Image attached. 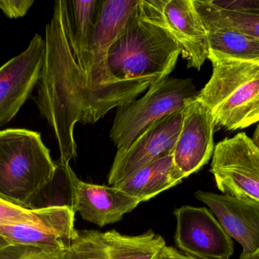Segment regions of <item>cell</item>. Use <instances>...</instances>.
Masks as SVG:
<instances>
[{
	"instance_id": "1",
	"label": "cell",
	"mask_w": 259,
	"mask_h": 259,
	"mask_svg": "<svg viewBox=\"0 0 259 259\" xmlns=\"http://www.w3.org/2000/svg\"><path fill=\"white\" fill-rule=\"evenodd\" d=\"M101 0H59L46 26L35 101L54 132L62 162L77 157L74 126L97 123L146 87L118 80L96 62L92 42Z\"/></svg>"
},
{
	"instance_id": "2",
	"label": "cell",
	"mask_w": 259,
	"mask_h": 259,
	"mask_svg": "<svg viewBox=\"0 0 259 259\" xmlns=\"http://www.w3.org/2000/svg\"><path fill=\"white\" fill-rule=\"evenodd\" d=\"M181 54L167 32L137 12L109 47L108 65L118 80L152 85L168 77Z\"/></svg>"
},
{
	"instance_id": "3",
	"label": "cell",
	"mask_w": 259,
	"mask_h": 259,
	"mask_svg": "<svg viewBox=\"0 0 259 259\" xmlns=\"http://www.w3.org/2000/svg\"><path fill=\"white\" fill-rule=\"evenodd\" d=\"M56 169L40 133L24 129L0 131V199L27 208Z\"/></svg>"
},
{
	"instance_id": "4",
	"label": "cell",
	"mask_w": 259,
	"mask_h": 259,
	"mask_svg": "<svg viewBox=\"0 0 259 259\" xmlns=\"http://www.w3.org/2000/svg\"><path fill=\"white\" fill-rule=\"evenodd\" d=\"M212 65L196 99L209 108L215 127L237 131L258 123L259 64L225 61Z\"/></svg>"
},
{
	"instance_id": "5",
	"label": "cell",
	"mask_w": 259,
	"mask_h": 259,
	"mask_svg": "<svg viewBox=\"0 0 259 259\" xmlns=\"http://www.w3.org/2000/svg\"><path fill=\"white\" fill-rule=\"evenodd\" d=\"M196 96L190 79L167 77L150 85L141 98L117 107L111 141L118 150L127 149L155 123L183 110Z\"/></svg>"
},
{
	"instance_id": "6",
	"label": "cell",
	"mask_w": 259,
	"mask_h": 259,
	"mask_svg": "<svg viewBox=\"0 0 259 259\" xmlns=\"http://www.w3.org/2000/svg\"><path fill=\"white\" fill-rule=\"evenodd\" d=\"M138 15L170 34L189 68L201 69L209 53L208 34L193 0H140Z\"/></svg>"
},
{
	"instance_id": "7",
	"label": "cell",
	"mask_w": 259,
	"mask_h": 259,
	"mask_svg": "<svg viewBox=\"0 0 259 259\" xmlns=\"http://www.w3.org/2000/svg\"><path fill=\"white\" fill-rule=\"evenodd\" d=\"M211 173L224 195L259 202V150L245 132L218 143Z\"/></svg>"
},
{
	"instance_id": "8",
	"label": "cell",
	"mask_w": 259,
	"mask_h": 259,
	"mask_svg": "<svg viewBox=\"0 0 259 259\" xmlns=\"http://www.w3.org/2000/svg\"><path fill=\"white\" fill-rule=\"evenodd\" d=\"M175 243L187 255L200 259H229L234 243L211 211L184 205L174 211Z\"/></svg>"
},
{
	"instance_id": "9",
	"label": "cell",
	"mask_w": 259,
	"mask_h": 259,
	"mask_svg": "<svg viewBox=\"0 0 259 259\" xmlns=\"http://www.w3.org/2000/svg\"><path fill=\"white\" fill-rule=\"evenodd\" d=\"M184 109L155 123L127 149L117 151L108 176L109 185L114 187L145 166L173 155Z\"/></svg>"
},
{
	"instance_id": "10",
	"label": "cell",
	"mask_w": 259,
	"mask_h": 259,
	"mask_svg": "<svg viewBox=\"0 0 259 259\" xmlns=\"http://www.w3.org/2000/svg\"><path fill=\"white\" fill-rule=\"evenodd\" d=\"M45 41L35 34L28 47L0 67V127L18 114L37 85L44 63Z\"/></svg>"
},
{
	"instance_id": "11",
	"label": "cell",
	"mask_w": 259,
	"mask_h": 259,
	"mask_svg": "<svg viewBox=\"0 0 259 259\" xmlns=\"http://www.w3.org/2000/svg\"><path fill=\"white\" fill-rule=\"evenodd\" d=\"M214 128V117L205 103L196 98L186 106L172 155L175 167L184 177L199 171L211 158Z\"/></svg>"
},
{
	"instance_id": "12",
	"label": "cell",
	"mask_w": 259,
	"mask_h": 259,
	"mask_svg": "<svg viewBox=\"0 0 259 259\" xmlns=\"http://www.w3.org/2000/svg\"><path fill=\"white\" fill-rule=\"evenodd\" d=\"M195 197L205 204L225 232L238 242L244 256L259 252V202L249 199L197 191Z\"/></svg>"
},
{
	"instance_id": "13",
	"label": "cell",
	"mask_w": 259,
	"mask_h": 259,
	"mask_svg": "<svg viewBox=\"0 0 259 259\" xmlns=\"http://www.w3.org/2000/svg\"><path fill=\"white\" fill-rule=\"evenodd\" d=\"M71 181L73 209L100 228L121 221L141 203L118 187L83 182L75 173Z\"/></svg>"
},
{
	"instance_id": "14",
	"label": "cell",
	"mask_w": 259,
	"mask_h": 259,
	"mask_svg": "<svg viewBox=\"0 0 259 259\" xmlns=\"http://www.w3.org/2000/svg\"><path fill=\"white\" fill-rule=\"evenodd\" d=\"M184 179L175 167L173 155H170L145 166L114 187L144 202L178 185Z\"/></svg>"
},
{
	"instance_id": "15",
	"label": "cell",
	"mask_w": 259,
	"mask_h": 259,
	"mask_svg": "<svg viewBox=\"0 0 259 259\" xmlns=\"http://www.w3.org/2000/svg\"><path fill=\"white\" fill-rule=\"evenodd\" d=\"M75 211L70 207L29 209L0 199V226L29 225L74 237Z\"/></svg>"
},
{
	"instance_id": "16",
	"label": "cell",
	"mask_w": 259,
	"mask_h": 259,
	"mask_svg": "<svg viewBox=\"0 0 259 259\" xmlns=\"http://www.w3.org/2000/svg\"><path fill=\"white\" fill-rule=\"evenodd\" d=\"M193 4L202 21L222 24L259 39V0H193Z\"/></svg>"
},
{
	"instance_id": "17",
	"label": "cell",
	"mask_w": 259,
	"mask_h": 259,
	"mask_svg": "<svg viewBox=\"0 0 259 259\" xmlns=\"http://www.w3.org/2000/svg\"><path fill=\"white\" fill-rule=\"evenodd\" d=\"M202 22L208 34V59L211 63L238 61L259 64L258 38L222 24Z\"/></svg>"
},
{
	"instance_id": "18",
	"label": "cell",
	"mask_w": 259,
	"mask_h": 259,
	"mask_svg": "<svg viewBox=\"0 0 259 259\" xmlns=\"http://www.w3.org/2000/svg\"><path fill=\"white\" fill-rule=\"evenodd\" d=\"M109 259H160L166 245L161 236L149 231L137 236L116 231L103 233Z\"/></svg>"
},
{
	"instance_id": "19",
	"label": "cell",
	"mask_w": 259,
	"mask_h": 259,
	"mask_svg": "<svg viewBox=\"0 0 259 259\" xmlns=\"http://www.w3.org/2000/svg\"><path fill=\"white\" fill-rule=\"evenodd\" d=\"M0 235L10 244L33 246L55 252L66 251L74 237L29 225L0 226Z\"/></svg>"
},
{
	"instance_id": "20",
	"label": "cell",
	"mask_w": 259,
	"mask_h": 259,
	"mask_svg": "<svg viewBox=\"0 0 259 259\" xmlns=\"http://www.w3.org/2000/svg\"><path fill=\"white\" fill-rule=\"evenodd\" d=\"M53 179L34 196L27 205L29 209H42L53 207L72 208V176L69 163L60 160L56 162Z\"/></svg>"
},
{
	"instance_id": "21",
	"label": "cell",
	"mask_w": 259,
	"mask_h": 259,
	"mask_svg": "<svg viewBox=\"0 0 259 259\" xmlns=\"http://www.w3.org/2000/svg\"><path fill=\"white\" fill-rule=\"evenodd\" d=\"M62 259H109L103 233L76 231L72 243L64 252Z\"/></svg>"
},
{
	"instance_id": "22",
	"label": "cell",
	"mask_w": 259,
	"mask_h": 259,
	"mask_svg": "<svg viewBox=\"0 0 259 259\" xmlns=\"http://www.w3.org/2000/svg\"><path fill=\"white\" fill-rule=\"evenodd\" d=\"M65 252H50L33 246L11 244L0 249V259H62Z\"/></svg>"
},
{
	"instance_id": "23",
	"label": "cell",
	"mask_w": 259,
	"mask_h": 259,
	"mask_svg": "<svg viewBox=\"0 0 259 259\" xmlns=\"http://www.w3.org/2000/svg\"><path fill=\"white\" fill-rule=\"evenodd\" d=\"M34 2L33 0H0V9L9 18L24 17Z\"/></svg>"
},
{
	"instance_id": "24",
	"label": "cell",
	"mask_w": 259,
	"mask_h": 259,
	"mask_svg": "<svg viewBox=\"0 0 259 259\" xmlns=\"http://www.w3.org/2000/svg\"><path fill=\"white\" fill-rule=\"evenodd\" d=\"M191 255L183 254L178 252L175 248L171 246H164L161 253L160 259H193Z\"/></svg>"
},
{
	"instance_id": "25",
	"label": "cell",
	"mask_w": 259,
	"mask_h": 259,
	"mask_svg": "<svg viewBox=\"0 0 259 259\" xmlns=\"http://www.w3.org/2000/svg\"><path fill=\"white\" fill-rule=\"evenodd\" d=\"M251 140H252V142L253 143L254 145L259 150V123L257 125L255 131H254L253 135L251 138Z\"/></svg>"
},
{
	"instance_id": "26",
	"label": "cell",
	"mask_w": 259,
	"mask_h": 259,
	"mask_svg": "<svg viewBox=\"0 0 259 259\" xmlns=\"http://www.w3.org/2000/svg\"><path fill=\"white\" fill-rule=\"evenodd\" d=\"M11 245L6 239L3 238L1 235H0V249H3V248L6 247V246H9Z\"/></svg>"
},
{
	"instance_id": "27",
	"label": "cell",
	"mask_w": 259,
	"mask_h": 259,
	"mask_svg": "<svg viewBox=\"0 0 259 259\" xmlns=\"http://www.w3.org/2000/svg\"><path fill=\"white\" fill-rule=\"evenodd\" d=\"M239 259H259V252H257L255 255H251V256H244V255H240Z\"/></svg>"
},
{
	"instance_id": "28",
	"label": "cell",
	"mask_w": 259,
	"mask_h": 259,
	"mask_svg": "<svg viewBox=\"0 0 259 259\" xmlns=\"http://www.w3.org/2000/svg\"><path fill=\"white\" fill-rule=\"evenodd\" d=\"M193 259H200V258H195V257H193Z\"/></svg>"
}]
</instances>
